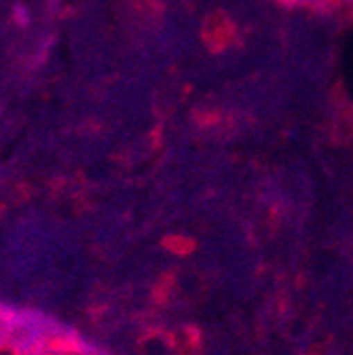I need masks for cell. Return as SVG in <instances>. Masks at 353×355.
<instances>
[{
  "mask_svg": "<svg viewBox=\"0 0 353 355\" xmlns=\"http://www.w3.org/2000/svg\"><path fill=\"white\" fill-rule=\"evenodd\" d=\"M15 15H19V17H17V19H19V24H28V15H30V13H28V9H26V7H21V5H19V7L15 9Z\"/></svg>",
  "mask_w": 353,
  "mask_h": 355,
  "instance_id": "1",
  "label": "cell"
}]
</instances>
